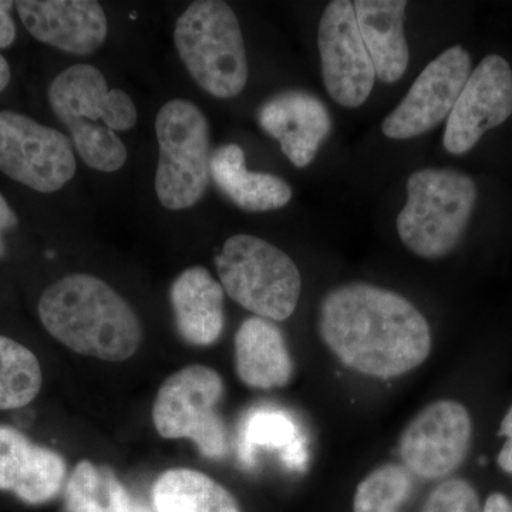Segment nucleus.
<instances>
[{"label": "nucleus", "mask_w": 512, "mask_h": 512, "mask_svg": "<svg viewBox=\"0 0 512 512\" xmlns=\"http://www.w3.org/2000/svg\"><path fill=\"white\" fill-rule=\"evenodd\" d=\"M153 504L157 512H241L227 488L191 468L164 471L153 485Z\"/></svg>", "instance_id": "21"}, {"label": "nucleus", "mask_w": 512, "mask_h": 512, "mask_svg": "<svg viewBox=\"0 0 512 512\" xmlns=\"http://www.w3.org/2000/svg\"><path fill=\"white\" fill-rule=\"evenodd\" d=\"M497 461L501 470H504L505 473L512 474V440L505 441L500 454H498Z\"/></svg>", "instance_id": "30"}, {"label": "nucleus", "mask_w": 512, "mask_h": 512, "mask_svg": "<svg viewBox=\"0 0 512 512\" xmlns=\"http://www.w3.org/2000/svg\"><path fill=\"white\" fill-rule=\"evenodd\" d=\"M211 178L218 190L244 211L279 210L292 200V187L284 178L248 170L238 144H225L212 153Z\"/></svg>", "instance_id": "20"}, {"label": "nucleus", "mask_w": 512, "mask_h": 512, "mask_svg": "<svg viewBox=\"0 0 512 512\" xmlns=\"http://www.w3.org/2000/svg\"><path fill=\"white\" fill-rule=\"evenodd\" d=\"M235 370L252 389H278L291 382L295 366L279 326L261 316L245 319L235 335Z\"/></svg>", "instance_id": "18"}, {"label": "nucleus", "mask_w": 512, "mask_h": 512, "mask_svg": "<svg viewBox=\"0 0 512 512\" xmlns=\"http://www.w3.org/2000/svg\"><path fill=\"white\" fill-rule=\"evenodd\" d=\"M225 291L208 269L191 266L171 285L175 328L185 342L211 346L225 326Z\"/></svg>", "instance_id": "17"}, {"label": "nucleus", "mask_w": 512, "mask_h": 512, "mask_svg": "<svg viewBox=\"0 0 512 512\" xmlns=\"http://www.w3.org/2000/svg\"><path fill=\"white\" fill-rule=\"evenodd\" d=\"M50 335L79 355L123 362L140 348L143 328L130 303L93 275L64 276L37 306Z\"/></svg>", "instance_id": "2"}, {"label": "nucleus", "mask_w": 512, "mask_h": 512, "mask_svg": "<svg viewBox=\"0 0 512 512\" xmlns=\"http://www.w3.org/2000/svg\"><path fill=\"white\" fill-rule=\"evenodd\" d=\"M470 175L453 168H421L407 178V201L397 215L406 248L429 261L446 258L466 234L477 202Z\"/></svg>", "instance_id": "4"}, {"label": "nucleus", "mask_w": 512, "mask_h": 512, "mask_svg": "<svg viewBox=\"0 0 512 512\" xmlns=\"http://www.w3.org/2000/svg\"><path fill=\"white\" fill-rule=\"evenodd\" d=\"M498 436L505 437L507 440H512V406L508 410L503 421H501L500 430H498Z\"/></svg>", "instance_id": "32"}, {"label": "nucleus", "mask_w": 512, "mask_h": 512, "mask_svg": "<svg viewBox=\"0 0 512 512\" xmlns=\"http://www.w3.org/2000/svg\"><path fill=\"white\" fill-rule=\"evenodd\" d=\"M156 194L164 208L187 210L202 200L211 178V130L190 100L165 103L156 119Z\"/></svg>", "instance_id": "7"}, {"label": "nucleus", "mask_w": 512, "mask_h": 512, "mask_svg": "<svg viewBox=\"0 0 512 512\" xmlns=\"http://www.w3.org/2000/svg\"><path fill=\"white\" fill-rule=\"evenodd\" d=\"M73 143L63 133L12 110L0 111V171L30 190H62L76 174Z\"/></svg>", "instance_id": "9"}, {"label": "nucleus", "mask_w": 512, "mask_h": 512, "mask_svg": "<svg viewBox=\"0 0 512 512\" xmlns=\"http://www.w3.org/2000/svg\"><path fill=\"white\" fill-rule=\"evenodd\" d=\"M318 329L343 365L377 379L406 375L431 352L430 325L423 313L400 293L365 282L326 293Z\"/></svg>", "instance_id": "1"}, {"label": "nucleus", "mask_w": 512, "mask_h": 512, "mask_svg": "<svg viewBox=\"0 0 512 512\" xmlns=\"http://www.w3.org/2000/svg\"><path fill=\"white\" fill-rule=\"evenodd\" d=\"M66 461L33 443L22 431L0 424V491L29 505L55 500L66 484Z\"/></svg>", "instance_id": "16"}, {"label": "nucleus", "mask_w": 512, "mask_h": 512, "mask_svg": "<svg viewBox=\"0 0 512 512\" xmlns=\"http://www.w3.org/2000/svg\"><path fill=\"white\" fill-rule=\"evenodd\" d=\"M174 43L195 83L212 97L234 99L248 83V57L237 15L228 3L198 0L177 20Z\"/></svg>", "instance_id": "5"}, {"label": "nucleus", "mask_w": 512, "mask_h": 512, "mask_svg": "<svg viewBox=\"0 0 512 512\" xmlns=\"http://www.w3.org/2000/svg\"><path fill=\"white\" fill-rule=\"evenodd\" d=\"M225 394L217 370L191 365L168 377L153 406L157 433L164 439H188L201 456L221 460L228 454L227 426L218 413Z\"/></svg>", "instance_id": "8"}, {"label": "nucleus", "mask_w": 512, "mask_h": 512, "mask_svg": "<svg viewBox=\"0 0 512 512\" xmlns=\"http://www.w3.org/2000/svg\"><path fill=\"white\" fill-rule=\"evenodd\" d=\"M483 512H512V505L504 494L494 493L485 501Z\"/></svg>", "instance_id": "29"}, {"label": "nucleus", "mask_w": 512, "mask_h": 512, "mask_svg": "<svg viewBox=\"0 0 512 512\" xmlns=\"http://www.w3.org/2000/svg\"><path fill=\"white\" fill-rule=\"evenodd\" d=\"M42 367L32 350L0 336V410L28 406L42 389Z\"/></svg>", "instance_id": "23"}, {"label": "nucleus", "mask_w": 512, "mask_h": 512, "mask_svg": "<svg viewBox=\"0 0 512 512\" xmlns=\"http://www.w3.org/2000/svg\"><path fill=\"white\" fill-rule=\"evenodd\" d=\"M215 266L224 291L247 311L272 322H284L296 311L301 272L291 256L265 239L234 235L215 256Z\"/></svg>", "instance_id": "6"}, {"label": "nucleus", "mask_w": 512, "mask_h": 512, "mask_svg": "<svg viewBox=\"0 0 512 512\" xmlns=\"http://www.w3.org/2000/svg\"><path fill=\"white\" fill-rule=\"evenodd\" d=\"M67 512H136L124 485L109 467L80 461L66 483Z\"/></svg>", "instance_id": "22"}, {"label": "nucleus", "mask_w": 512, "mask_h": 512, "mask_svg": "<svg viewBox=\"0 0 512 512\" xmlns=\"http://www.w3.org/2000/svg\"><path fill=\"white\" fill-rule=\"evenodd\" d=\"M352 3L377 79L389 84L399 82L410 60L404 35L409 3L406 0H356Z\"/></svg>", "instance_id": "19"}, {"label": "nucleus", "mask_w": 512, "mask_h": 512, "mask_svg": "<svg viewBox=\"0 0 512 512\" xmlns=\"http://www.w3.org/2000/svg\"><path fill=\"white\" fill-rule=\"evenodd\" d=\"M512 114V69L504 57L485 56L468 77L451 110L443 144L453 156H464L487 131Z\"/></svg>", "instance_id": "13"}, {"label": "nucleus", "mask_w": 512, "mask_h": 512, "mask_svg": "<svg viewBox=\"0 0 512 512\" xmlns=\"http://www.w3.org/2000/svg\"><path fill=\"white\" fill-rule=\"evenodd\" d=\"M424 512H483L473 485L463 478H450L434 488Z\"/></svg>", "instance_id": "25"}, {"label": "nucleus", "mask_w": 512, "mask_h": 512, "mask_svg": "<svg viewBox=\"0 0 512 512\" xmlns=\"http://www.w3.org/2000/svg\"><path fill=\"white\" fill-rule=\"evenodd\" d=\"M16 225H18V217L10 208L5 197L0 194V255L3 254V234L9 229L15 228Z\"/></svg>", "instance_id": "28"}, {"label": "nucleus", "mask_w": 512, "mask_h": 512, "mask_svg": "<svg viewBox=\"0 0 512 512\" xmlns=\"http://www.w3.org/2000/svg\"><path fill=\"white\" fill-rule=\"evenodd\" d=\"M47 99L84 164L103 173H116L126 164L127 148L117 131L136 126V104L123 90H110L99 69L67 67L50 83Z\"/></svg>", "instance_id": "3"}, {"label": "nucleus", "mask_w": 512, "mask_h": 512, "mask_svg": "<svg viewBox=\"0 0 512 512\" xmlns=\"http://www.w3.org/2000/svg\"><path fill=\"white\" fill-rule=\"evenodd\" d=\"M320 67L326 92L339 106H362L375 86L372 59L349 0H333L323 10L318 29Z\"/></svg>", "instance_id": "11"}, {"label": "nucleus", "mask_w": 512, "mask_h": 512, "mask_svg": "<svg viewBox=\"0 0 512 512\" xmlns=\"http://www.w3.org/2000/svg\"><path fill=\"white\" fill-rule=\"evenodd\" d=\"M471 74V57L453 46L431 60L406 97L383 120L384 136L409 140L429 133L448 119Z\"/></svg>", "instance_id": "12"}, {"label": "nucleus", "mask_w": 512, "mask_h": 512, "mask_svg": "<svg viewBox=\"0 0 512 512\" xmlns=\"http://www.w3.org/2000/svg\"><path fill=\"white\" fill-rule=\"evenodd\" d=\"M291 436V424L284 416L264 412L254 414L248 419L245 430V440L248 444L262 446H285Z\"/></svg>", "instance_id": "26"}, {"label": "nucleus", "mask_w": 512, "mask_h": 512, "mask_svg": "<svg viewBox=\"0 0 512 512\" xmlns=\"http://www.w3.org/2000/svg\"><path fill=\"white\" fill-rule=\"evenodd\" d=\"M13 6L9 0H0V49L12 46L16 39V25L10 16Z\"/></svg>", "instance_id": "27"}, {"label": "nucleus", "mask_w": 512, "mask_h": 512, "mask_svg": "<svg viewBox=\"0 0 512 512\" xmlns=\"http://www.w3.org/2000/svg\"><path fill=\"white\" fill-rule=\"evenodd\" d=\"M413 491V474L403 464H383L359 485L353 512H399Z\"/></svg>", "instance_id": "24"}, {"label": "nucleus", "mask_w": 512, "mask_h": 512, "mask_svg": "<svg viewBox=\"0 0 512 512\" xmlns=\"http://www.w3.org/2000/svg\"><path fill=\"white\" fill-rule=\"evenodd\" d=\"M10 77H12V73H10L8 60L0 55V93L9 86Z\"/></svg>", "instance_id": "31"}, {"label": "nucleus", "mask_w": 512, "mask_h": 512, "mask_svg": "<svg viewBox=\"0 0 512 512\" xmlns=\"http://www.w3.org/2000/svg\"><path fill=\"white\" fill-rule=\"evenodd\" d=\"M15 6L30 35L69 55H92L106 42L109 22L94 0H20Z\"/></svg>", "instance_id": "14"}, {"label": "nucleus", "mask_w": 512, "mask_h": 512, "mask_svg": "<svg viewBox=\"0 0 512 512\" xmlns=\"http://www.w3.org/2000/svg\"><path fill=\"white\" fill-rule=\"evenodd\" d=\"M473 421L461 403L439 400L423 410L403 430L399 453L414 477L443 480L456 473L468 456Z\"/></svg>", "instance_id": "10"}, {"label": "nucleus", "mask_w": 512, "mask_h": 512, "mask_svg": "<svg viewBox=\"0 0 512 512\" xmlns=\"http://www.w3.org/2000/svg\"><path fill=\"white\" fill-rule=\"evenodd\" d=\"M259 127L275 138L295 167L305 168L332 131V117L322 100L305 90H285L262 103Z\"/></svg>", "instance_id": "15"}]
</instances>
